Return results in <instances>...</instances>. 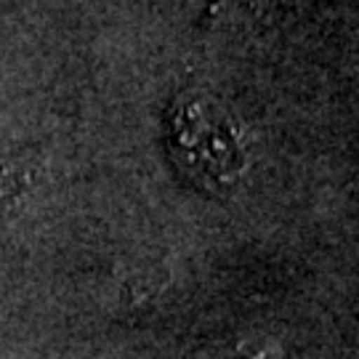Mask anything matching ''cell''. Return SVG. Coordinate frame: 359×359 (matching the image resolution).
I'll return each instance as SVG.
<instances>
[{
  "label": "cell",
  "instance_id": "1",
  "mask_svg": "<svg viewBox=\"0 0 359 359\" xmlns=\"http://www.w3.org/2000/svg\"><path fill=\"white\" fill-rule=\"evenodd\" d=\"M168 154L184 179L200 192L229 194L250 163L243 123L210 93L179 96L165 123Z\"/></svg>",
  "mask_w": 359,
  "mask_h": 359
}]
</instances>
